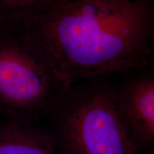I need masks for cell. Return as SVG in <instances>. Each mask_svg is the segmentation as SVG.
<instances>
[{"label": "cell", "mask_w": 154, "mask_h": 154, "mask_svg": "<svg viewBox=\"0 0 154 154\" xmlns=\"http://www.w3.org/2000/svg\"><path fill=\"white\" fill-rule=\"evenodd\" d=\"M3 22L35 40L69 86L153 63V0H56Z\"/></svg>", "instance_id": "obj_1"}, {"label": "cell", "mask_w": 154, "mask_h": 154, "mask_svg": "<svg viewBox=\"0 0 154 154\" xmlns=\"http://www.w3.org/2000/svg\"><path fill=\"white\" fill-rule=\"evenodd\" d=\"M107 76L72 84L45 116L59 154H137Z\"/></svg>", "instance_id": "obj_2"}, {"label": "cell", "mask_w": 154, "mask_h": 154, "mask_svg": "<svg viewBox=\"0 0 154 154\" xmlns=\"http://www.w3.org/2000/svg\"><path fill=\"white\" fill-rule=\"evenodd\" d=\"M69 87L35 40L0 22V115L34 125Z\"/></svg>", "instance_id": "obj_3"}, {"label": "cell", "mask_w": 154, "mask_h": 154, "mask_svg": "<svg viewBox=\"0 0 154 154\" xmlns=\"http://www.w3.org/2000/svg\"><path fill=\"white\" fill-rule=\"evenodd\" d=\"M114 84L121 120L138 151L154 143V74L151 67L126 73Z\"/></svg>", "instance_id": "obj_4"}, {"label": "cell", "mask_w": 154, "mask_h": 154, "mask_svg": "<svg viewBox=\"0 0 154 154\" xmlns=\"http://www.w3.org/2000/svg\"><path fill=\"white\" fill-rule=\"evenodd\" d=\"M0 154H59L47 128L7 121L0 124Z\"/></svg>", "instance_id": "obj_5"}, {"label": "cell", "mask_w": 154, "mask_h": 154, "mask_svg": "<svg viewBox=\"0 0 154 154\" xmlns=\"http://www.w3.org/2000/svg\"><path fill=\"white\" fill-rule=\"evenodd\" d=\"M56 0H0V20H11L34 14Z\"/></svg>", "instance_id": "obj_6"}]
</instances>
